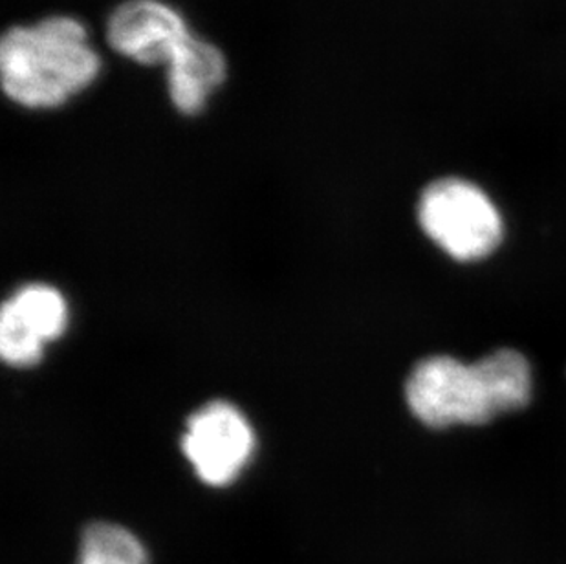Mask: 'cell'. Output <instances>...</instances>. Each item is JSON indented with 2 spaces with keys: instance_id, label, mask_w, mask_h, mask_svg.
<instances>
[{
  "instance_id": "obj_1",
  "label": "cell",
  "mask_w": 566,
  "mask_h": 564,
  "mask_svg": "<svg viewBox=\"0 0 566 564\" xmlns=\"http://www.w3.org/2000/svg\"><path fill=\"white\" fill-rule=\"evenodd\" d=\"M532 374L526 357L501 348L476 363L434 356L418 363L407 379L406 398L423 426H482L495 416L523 409L530 401Z\"/></svg>"
},
{
  "instance_id": "obj_2",
  "label": "cell",
  "mask_w": 566,
  "mask_h": 564,
  "mask_svg": "<svg viewBox=\"0 0 566 564\" xmlns=\"http://www.w3.org/2000/svg\"><path fill=\"white\" fill-rule=\"evenodd\" d=\"M102 61L74 17H49L13 27L0 43L2 88L27 108H54L96 81Z\"/></svg>"
},
{
  "instance_id": "obj_3",
  "label": "cell",
  "mask_w": 566,
  "mask_h": 564,
  "mask_svg": "<svg viewBox=\"0 0 566 564\" xmlns=\"http://www.w3.org/2000/svg\"><path fill=\"white\" fill-rule=\"evenodd\" d=\"M418 220L423 233L454 261L486 259L503 240V220L492 200L459 178L433 181L422 192Z\"/></svg>"
},
{
  "instance_id": "obj_4",
  "label": "cell",
  "mask_w": 566,
  "mask_h": 564,
  "mask_svg": "<svg viewBox=\"0 0 566 564\" xmlns=\"http://www.w3.org/2000/svg\"><path fill=\"white\" fill-rule=\"evenodd\" d=\"M255 448L250 421L235 405L211 401L189 418L182 451L195 473L209 485H226L239 477Z\"/></svg>"
},
{
  "instance_id": "obj_5",
  "label": "cell",
  "mask_w": 566,
  "mask_h": 564,
  "mask_svg": "<svg viewBox=\"0 0 566 564\" xmlns=\"http://www.w3.org/2000/svg\"><path fill=\"white\" fill-rule=\"evenodd\" d=\"M63 295L49 284H28L17 290L0 314V352L13 367H30L43 356L50 341L66 328Z\"/></svg>"
},
{
  "instance_id": "obj_6",
  "label": "cell",
  "mask_w": 566,
  "mask_h": 564,
  "mask_svg": "<svg viewBox=\"0 0 566 564\" xmlns=\"http://www.w3.org/2000/svg\"><path fill=\"white\" fill-rule=\"evenodd\" d=\"M189 38L184 17L160 0H127L108 17L107 39L114 52L147 66L171 63Z\"/></svg>"
},
{
  "instance_id": "obj_7",
  "label": "cell",
  "mask_w": 566,
  "mask_h": 564,
  "mask_svg": "<svg viewBox=\"0 0 566 564\" xmlns=\"http://www.w3.org/2000/svg\"><path fill=\"white\" fill-rule=\"evenodd\" d=\"M226 80V59L217 46L189 38L167 64V88L178 113L195 116Z\"/></svg>"
},
{
  "instance_id": "obj_8",
  "label": "cell",
  "mask_w": 566,
  "mask_h": 564,
  "mask_svg": "<svg viewBox=\"0 0 566 564\" xmlns=\"http://www.w3.org/2000/svg\"><path fill=\"white\" fill-rule=\"evenodd\" d=\"M77 564H149L144 544L113 522H92L81 535Z\"/></svg>"
}]
</instances>
